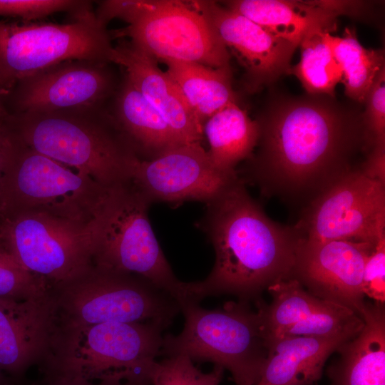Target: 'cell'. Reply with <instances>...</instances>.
Wrapping results in <instances>:
<instances>
[{
	"mask_svg": "<svg viewBox=\"0 0 385 385\" xmlns=\"http://www.w3.org/2000/svg\"><path fill=\"white\" fill-rule=\"evenodd\" d=\"M53 329L106 322H172L180 312L169 294L133 274L93 266L80 277L49 289Z\"/></svg>",
	"mask_w": 385,
	"mask_h": 385,
	"instance_id": "cell-7",
	"label": "cell"
},
{
	"mask_svg": "<svg viewBox=\"0 0 385 385\" xmlns=\"http://www.w3.org/2000/svg\"><path fill=\"white\" fill-rule=\"evenodd\" d=\"M237 175L217 170L201 143H195L153 159L139 160L131 182L150 204L189 200L206 203Z\"/></svg>",
	"mask_w": 385,
	"mask_h": 385,
	"instance_id": "cell-15",
	"label": "cell"
},
{
	"mask_svg": "<svg viewBox=\"0 0 385 385\" xmlns=\"http://www.w3.org/2000/svg\"><path fill=\"white\" fill-rule=\"evenodd\" d=\"M224 371L222 366L214 365L211 371L204 373L188 356L177 354L150 361L130 374L126 381L130 385H220Z\"/></svg>",
	"mask_w": 385,
	"mask_h": 385,
	"instance_id": "cell-27",
	"label": "cell"
},
{
	"mask_svg": "<svg viewBox=\"0 0 385 385\" xmlns=\"http://www.w3.org/2000/svg\"><path fill=\"white\" fill-rule=\"evenodd\" d=\"M103 107L10 114L24 145L108 188L131 180L139 160Z\"/></svg>",
	"mask_w": 385,
	"mask_h": 385,
	"instance_id": "cell-3",
	"label": "cell"
},
{
	"mask_svg": "<svg viewBox=\"0 0 385 385\" xmlns=\"http://www.w3.org/2000/svg\"><path fill=\"white\" fill-rule=\"evenodd\" d=\"M211 24L228 51L243 66L244 84L255 93L274 83L289 69L297 47L215 1H192Z\"/></svg>",
	"mask_w": 385,
	"mask_h": 385,
	"instance_id": "cell-16",
	"label": "cell"
},
{
	"mask_svg": "<svg viewBox=\"0 0 385 385\" xmlns=\"http://www.w3.org/2000/svg\"><path fill=\"white\" fill-rule=\"evenodd\" d=\"M200 123L231 102L237 103L230 66L212 68L195 62L161 59Z\"/></svg>",
	"mask_w": 385,
	"mask_h": 385,
	"instance_id": "cell-24",
	"label": "cell"
},
{
	"mask_svg": "<svg viewBox=\"0 0 385 385\" xmlns=\"http://www.w3.org/2000/svg\"><path fill=\"white\" fill-rule=\"evenodd\" d=\"M150 203L130 181L105 188L92 220L93 266L140 276L169 294L180 307L189 300L150 225Z\"/></svg>",
	"mask_w": 385,
	"mask_h": 385,
	"instance_id": "cell-4",
	"label": "cell"
},
{
	"mask_svg": "<svg viewBox=\"0 0 385 385\" xmlns=\"http://www.w3.org/2000/svg\"><path fill=\"white\" fill-rule=\"evenodd\" d=\"M375 245L349 240L302 239L290 278L312 295L344 306L361 319L366 302L362 277Z\"/></svg>",
	"mask_w": 385,
	"mask_h": 385,
	"instance_id": "cell-14",
	"label": "cell"
},
{
	"mask_svg": "<svg viewBox=\"0 0 385 385\" xmlns=\"http://www.w3.org/2000/svg\"><path fill=\"white\" fill-rule=\"evenodd\" d=\"M170 324L150 320L54 329L40 370L43 376L88 381L136 371L160 356L163 332Z\"/></svg>",
	"mask_w": 385,
	"mask_h": 385,
	"instance_id": "cell-8",
	"label": "cell"
},
{
	"mask_svg": "<svg viewBox=\"0 0 385 385\" xmlns=\"http://www.w3.org/2000/svg\"><path fill=\"white\" fill-rule=\"evenodd\" d=\"M183 331L163 336L160 355L185 354L228 370L235 385H256L260 379L269 345L261 314L249 302L230 301L206 309L189 300L180 306Z\"/></svg>",
	"mask_w": 385,
	"mask_h": 385,
	"instance_id": "cell-6",
	"label": "cell"
},
{
	"mask_svg": "<svg viewBox=\"0 0 385 385\" xmlns=\"http://www.w3.org/2000/svg\"><path fill=\"white\" fill-rule=\"evenodd\" d=\"M10 113L7 111L5 108L4 98L0 92V123L4 122L7 120Z\"/></svg>",
	"mask_w": 385,
	"mask_h": 385,
	"instance_id": "cell-35",
	"label": "cell"
},
{
	"mask_svg": "<svg viewBox=\"0 0 385 385\" xmlns=\"http://www.w3.org/2000/svg\"><path fill=\"white\" fill-rule=\"evenodd\" d=\"M208 143V155L220 171L237 173V165L249 159L257 146L260 127L247 111L231 102L209 118L202 125Z\"/></svg>",
	"mask_w": 385,
	"mask_h": 385,
	"instance_id": "cell-23",
	"label": "cell"
},
{
	"mask_svg": "<svg viewBox=\"0 0 385 385\" xmlns=\"http://www.w3.org/2000/svg\"><path fill=\"white\" fill-rule=\"evenodd\" d=\"M52 331L49 289L23 299H0V370L19 384L43 359Z\"/></svg>",
	"mask_w": 385,
	"mask_h": 385,
	"instance_id": "cell-17",
	"label": "cell"
},
{
	"mask_svg": "<svg viewBox=\"0 0 385 385\" xmlns=\"http://www.w3.org/2000/svg\"><path fill=\"white\" fill-rule=\"evenodd\" d=\"M294 227L307 241L376 245L385 236V185L351 170L304 207Z\"/></svg>",
	"mask_w": 385,
	"mask_h": 385,
	"instance_id": "cell-12",
	"label": "cell"
},
{
	"mask_svg": "<svg viewBox=\"0 0 385 385\" xmlns=\"http://www.w3.org/2000/svg\"><path fill=\"white\" fill-rule=\"evenodd\" d=\"M359 169L366 177L385 185V143L373 145Z\"/></svg>",
	"mask_w": 385,
	"mask_h": 385,
	"instance_id": "cell-32",
	"label": "cell"
},
{
	"mask_svg": "<svg viewBox=\"0 0 385 385\" xmlns=\"http://www.w3.org/2000/svg\"><path fill=\"white\" fill-rule=\"evenodd\" d=\"M354 337H289L269 344L268 356L256 385H311L322 374L325 362Z\"/></svg>",
	"mask_w": 385,
	"mask_h": 385,
	"instance_id": "cell-21",
	"label": "cell"
},
{
	"mask_svg": "<svg viewBox=\"0 0 385 385\" xmlns=\"http://www.w3.org/2000/svg\"><path fill=\"white\" fill-rule=\"evenodd\" d=\"M365 103L363 120L372 146L385 143V67L375 78Z\"/></svg>",
	"mask_w": 385,
	"mask_h": 385,
	"instance_id": "cell-30",
	"label": "cell"
},
{
	"mask_svg": "<svg viewBox=\"0 0 385 385\" xmlns=\"http://www.w3.org/2000/svg\"><path fill=\"white\" fill-rule=\"evenodd\" d=\"M8 118L0 123V200L14 143L13 135L8 125Z\"/></svg>",
	"mask_w": 385,
	"mask_h": 385,
	"instance_id": "cell-34",
	"label": "cell"
},
{
	"mask_svg": "<svg viewBox=\"0 0 385 385\" xmlns=\"http://www.w3.org/2000/svg\"><path fill=\"white\" fill-rule=\"evenodd\" d=\"M0 385H15V383L0 370Z\"/></svg>",
	"mask_w": 385,
	"mask_h": 385,
	"instance_id": "cell-36",
	"label": "cell"
},
{
	"mask_svg": "<svg viewBox=\"0 0 385 385\" xmlns=\"http://www.w3.org/2000/svg\"><path fill=\"white\" fill-rule=\"evenodd\" d=\"M109 61L123 68L124 73L157 110L185 144L201 143L202 126L169 75L153 57L120 41L113 46Z\"/></svg>",
	"mask_w": 385,
	"mask_h": 385,
	"instance_id": "cell-18",
	"label": "cell"
},
{
	"mask_svg": "<svg viewBox=\"0 0 385 385\" xmlns=\"http://www.w3.org/2000/svg\"><path fill=\"white\" fill-rule=\"evenodd\" d=\"M332 34L318 31L306 36L299 45V63L287 74L295 76L309 95L335 98V88L342 80V71L334 55Z\"/></svg>",
	"mask_w": 385,
	"mask_h": 385,
	"instance_id": "cell-26",
	"label": "cell"
},
{
	"mask_svg": "<svg viewBox=\"0 0 385 385\" xmlns=\"http://www.w3.org/2000/svg\"><path fill=\"white\" fill-rule=\"evenodd\" d=\"M93 11L90 1L82 0H0V16L26 22L66 12L71 19Z\"/></svg>",
	"mask_w": 385,
	"mask_h": 385,
	"instance_id": "cell-29",
	"label": "cell"
},
{
	"mask_svg": "<svg viewBox=\"0 0 385 385\" xmlns=\"http://www.w3.org/2000/svg\"><path fill=\"white\" fill-rule=\"evenodd\" d=\"M364 327L337 349L327 372L331 385H385L384 304L366 303Z\"/></svg>",
	"mask_w": 385,
	"mask_h": 385,
	"instance_id": "cell-20",
	"label": "cell"
},
{
	"mask_svg": "<svg viewBox=\"0 0 385 385\" xmlns=\"http://www.w3.org/2000/svg\"><path fill=\"white\" fill-rule=\"evenodd\" d=\"M334 55L342 71L345 94L354 101L364 103L379 71L384 68L381 49L364 48L355 30L346 28L342 36H331Z\"/></svg>",
	"mask_w": 385,
	"mask_h": 385,
	"instance_id": "cell-25",
	"label": "cell"
},
{
	"mask_svg": "<svg viewBox=\"0 0 385 385\" xmlns=\"http://www.w3.org/2000/svg\"><path fill=\"white\" fill-rule=\"evenodd\" d=\"M109 62L68 60L19 81L4 97L10 114L108 106L121 78Z\"/></svg>",
	"mask_w": 385,
	"mask_h": 385,
	"instance_id": "cell-13",
	"label": "cell"
},
{
	"mask_svg": "<svg viewBox=\"0 0 385 385\" xmlns=\"http://www.w3.org/2000/svg\"><path fill=\"white\" fill-rule=\"evenodd\" d=\"M111 36L95 12L66 24L0 21V92L68 60L110 62Z\"/></svg>",
	"mask_w": 385,
	"mask_h": 385,
	"instance_id": "cell-9",
	"label": "cell"
},
{
	"mask_svg": "<svg viewBox=\"0 0 385 385\" xmlns=\"http://www.w3.org/2000/svg\"><path fill=\"white\" fill-rule=\"evenodd\" d=\"M197 227L213 246L215 260L204 280L188 282L192 300L232 294L257 301L270 286L290 278L302 237L294 226L271 220L239 175L205 203Z\"/></svg>",
	"mask_w": 385,
	"mask_h": 385,
	"instance_id": "cell-2",
	"label": "cell"
},
{
	"mask_svg": "<svg viewBox=\"0 0 385 385\" xmlns=\"http://www.w3.org/2000/svg\"><path fill=\"white\" fill-rule=\"evenodd\" d=\"M257 121L259 148L240 178L262 194L302 209L359 169L354 158L372 146L363 114L346 110L327 95L277 100Z\"/></svg>",
	"mask_w": 385,
	"mask_h": 385,
	"instance_id": "cell-1",
	"label": "cell"
},
{
	"mask_svg": "<svg viewBox=\"0 0 385 385\" xmlns=\"http://www.w3.org/2000/svg\"><path fill=\"white\" fill-rule=\"evenodd\" d=\"M50 287L19 261L6 242L0 240V299H23L46 293Z\"/></svg>",
	"mask_w": 385,
	"mask_h": 385,
	"instance_id": "cell-28",
	"label": "cell"
},
{
	"mask_svg": "<svg viewBox=\"0 0 385 385\" xmlns=\"http://www.w3.org/2000/svg\"><path fill=\"white\" fill-rule=\"evenodd\" d=\"M225 2L227 8L297 46L312 32L323 31L331 34L337 26V14L310 1L232 0Z\"/></svg>",
	"mask_w": 385,
	"mask_h": 385,
	"instance_id": "cell-22",
	"label": "cell"
},
{
	"mask_svg": "<svg viewBox=\"0 0 385 385\" xmlns=\"http://www.w3.org/2000/svg\"><path fill=\"white\" fill-rule=\"evenodd\" d=\"M13 136L0 208L9 215L44 212L90 223L105 187L26 146Z\"/></svg>",
	"mask_w": 385,
	"mask_h": 385,
	"instance_id": "cell-10",
	"label": "cell"
},
{
	"mask_svg": "<svg viewBox=\"0 0 385 385\" xmlns=\"http://www.w3.org/2000/svg\"><path fill=\"white\" fill-rule=\"evenodd\" d=\"M110 113L140 160L153 159L185 144L123 73Z\"/></svg>",
	"mask_w": 385,
	"mask_h": 385,
	"instance_id": "cell-19",
	"label": "cell"
},
{
	"mask_svg": "<svg viewBox=\"0 0 385 385\" xmlns=\"http://www.w3.org/2000/svg\"><path fill=\"white\" fill-rule=\"evenodd\" d=\"M104 26L120 19L127 26L109 31L128 37L136 48L155 58L195 62L212 68L228 66L230 53L192 1L106 0L95 11Z\"/></svg>",
	"mask_w": 385,
	"mask_h": 385,
	"instance_id": "cell-5",
	"label": "cell"
},
{
	"mask_svg": "<svg viewBox=\"0 0 385 385\" xmlns=\"http://www.w3.org/2000/svg\"><path fill=\"white\" fill-rule=\"evenodd\" d=\"M38 382L31 385H130L121 379L116 374L111 373L96 381H88L79 378L42 376Z\"/></svg>",
	"mask_w": 385,
	"mask_h": 385,
	"instance_id": "cell-33",
	"label": "cell"
},
{
	"mask_svg": "<svg viewBox=\"0 0 385 385\" xmlns=\"http://www.w3.org/2000/svg\"><path fill=\"white\" fill-rule=\"evenodd\" d=\"M1 232V240L23 266L50 288L80 277L93 266L92 221L19 212L9 215Z\"/></svg>",
	"mask_w": 385,
	"mask_h": 385,
	"instance_id": "cell-11",
	"label": "cell"
},
{
	"mask_svg": "<svg viewBox=\"0 0 385 385\" xmlns=\"http://www.w3.org/2000/svg\"><path fill=\"white\" fill-rule=\"evenodd\" d=\"M362 292L376 302H385V236L369 254L364 268Z\"/></svg>",
	"mask_w": 385,
	"mask_h": 385,
	"instance_id": "cell-31",
	"label": "cell"
}]
</instances>
